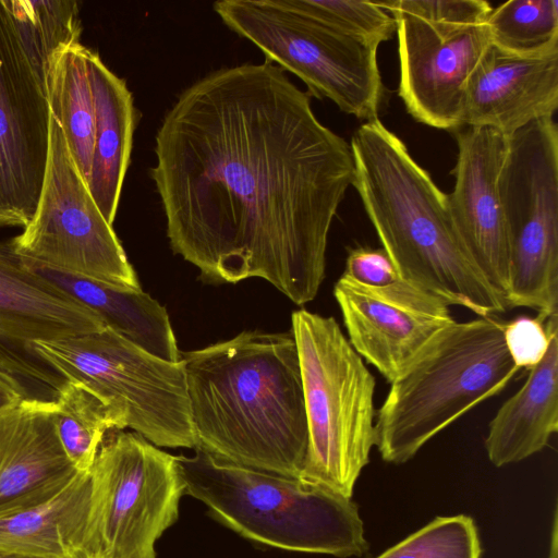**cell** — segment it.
<instances>
[{
	"instance_id": "603a6c76",
	"label": "cell",
	"mask_w": 558,
	"mask_h": 558,
	"mask_svg": "<svg viewBox=\"0 0 558 558\" xmlns=\"http://www.w3.org/2000/svg\"><path fill=\"white\" fill-rule=\"evenodd\" d=\"M87 48L75 43L54 58L46 82L50 112L86 185L90 175L96 117L86 64Z\"/></svg>"
},
{
	"instance_id": "4316f807",
	"label": "cell",
	"mask_w": 558,
	"mask_h": 558,
	"mask_svg": "<svg viewBox=\"0 0 558 558\" xmlns=\"http://www.w3.org/2000/svg\"><path fill=\"white\" fill-rule=\"evenodd\" d=\"M482 548L472 518L437 517L375 558H481Z\"/></svg>"
},
{
	"instance_id": "7c38bea8",
	"label": "cell",
	"mask_w": 558,
	"mask_h": 558,
	"mask_svg": "<svg viewBox=\"0 0 558 558\" xmlns=\"http://www.w3.org/2000/svg\"><path fill=\"white\" fill-rule=\"evenodd\" d=\"M101 317L0 244V377L24 402L54 404L70 383L37 350L106 328Z\"/></svg>"
},
{
	"instance_id": "30bf717a",
	"label": "cell",
	"mask_w": 558,
	"mask_h": 558,
	"mask_svg": "<svg viewBox=\"0 0 558 558\" xmlns=\"http://www.w3.org/2000/svg\"><path fill=\"white\" fill-rule=\"evenodd\" d=\"M89 473L96 557L156 558V542L177 521L184 495L177 456L113 429Z\"/></svg>"
},
{
	"instance_id": "8992f818",
	"label": "cell",
	"mask_w": 558,
	"mask_h": 558,
	"mask_svg": "<svg viewBox=\"0 0 558 558\" xmlns=\"http://www.w3.org/2000/svg\"><path fill=\"white\" fill-rule=\"evenodd\" d=\"M307 452L300 480L351 498L375 446L376 380L333 317L292 313Z\"/></svg>"
},
{
	"instance_id": "8fae6325",
	"label": "cell",
	"mask_w": 558,
	"mask_h": 558,
	"mask_svg": "<svg viewBox=\"0 0 558 558\" xmlns=\"http://www.w3.org/2000/svg\"><path fill=\"white\" fill-rule=\"evenodd\" d=\"M19 257L121 289H141L137 276L70 154L50 112L49 153L38 204L23 232L8 242Z\"/></svg>"
},
{
	"instance_id": "d6a6232c",
	"label": "cell",
	"mask_w": 558,
	"mask_h": 558,
	"mask_svg": "<svg viewBox=\"0 0 558 558\" xmlns=\"http://www.w3.org/2000/svg\"><path fill=\"white\" fill-rule=\"evenodd\" d=\"M547 558H558V511H554L549 554Z\"/></svg>"
},
{
	"instance_id": "cb8c5ba5",
	"label": "cell",
	"mask_w": 558,
	"mask_h": 558,
	"mask_svg": "<svg viewBox=\"0 0 558 558\" xmlns=\"http://www.w3.org/2000/svg\"><path fill=\"white\" fill-rule=\"evenodd\" d=\"M21 47L41 85L57 54L80 43L82 25L74 0H2Z\"/></svg>"
},
{
	"instance_id": "f546056e",
	"label": "cell",
	"mask_w": 558,
	"mask_h": 558,
	"mask_svg": "<svg viewBox=\"0 0 558 558\" xmlns=\"http://www.w3.org/2000/svg\"><path fill=\"white\" fill-rule=\"evenodd\" d=\"M393 3L428 22L457 26L483 24L493 10L484 0H393Z\"/></svg>"
},
{
	"instance_id": "52a82bcc",
	"label": "cell",
	"mask_w": 558,
	"mask_h": 558,
	"mask_svg": "<svg viewBox=\"0 0 558 558\" xmlns=\"http://www.w3.org/2000/svg\"><path fill=\"white\" fill-rule=\"evenodd\" d=\"M213 9L267 62L303 81L308 94L327 98L359 119H377L384 94L378 47L307 15L291 0H222Z\"/></svg>"
},
{
	"instance_id": "9a60e30c",
	"label": "cell",
	"mask_w": 558,
	"mask_h": 558,
	"mask_svg": "<svg viewBox=\"0 0 558 558\" xmlns=\"http://www.w3.org/2000/svg\"><path fill=\"white\" fill-rule=\"evenodd\" d=\"M333 295L350 344L388 383L454 322L446 302L402 278L369 287L343 272Z\"/></svg>"
},
{
	"instance_id": "6da1fadb",
	"label": "cell",
	"mask_w": 558,
	"mask_h": 558,
	"mask_svg": "<svg viewBox=\"0 0 558 558\" xmlns=\"http://www.w3.org/2000/svg\"><path fill=\"white\" fill-rule=\"evenodd\" d=\"M155 155L170 246L205 280L262 278L296 305L316 298L354 163L281 68L244 63L190 85Z\"/></svg>"
},
{
	"instance_id": "4fadbf2b",
	"label": "cell",
	"mask_w": 558,
	"mask_h": 558,
	"mask_svg": "<svg viewBox=\"0 0 558 558\" xmlns=\"http://www.w3.org/2000/svg\"><path fill=\"white\" fill-rule=\"evenodd\" d=\"M50 108L0 0V227L33 218L49 153Z\"/></svg>"
},
{
	"instance_id": "9c48e42d",
	"label": "cell",
	"mask_w": 558,
	"mask_h": 558,
	"mask_svg": "<svg viewBox=\"0 0 558 558\" xmlns=\"http://www.w3.org/2000/svg\"><path fill=\"white\" fill-rule=\"evenodd\" d=\"M498 189L511 242L508 307L558 310V129L537 119L509 136Z\"/></svg>"
},
{
	"instance_id": "484cf974",
	"label": "cell",
	"mask_w": 558,
	"mask_h": 558,
	"mask_svg": "<svg viewBox=\"0 0 558 558\" xmlns=\"http://www.w3.org/2000/svg\"><path fill=\"white\" fill-rule=\"evenodd\" d=\"M490 43L504 50L530 54L558 47L557 0H510L489 13Z\"/></svg>"
},
{
	"instance_id": "7402d4cb",
	"label": "cell",
	"mask_w": 558,
	"mask_h": 558,
	"mask_svg": "<svg viewBox=\"0 0 558 558\" xmlns=\"http://www.w3.org/2000/svg\"><path fill=\"white\" fill-rule=\"evenodd\" d=\"M21 259L32 270L97 313L107 327L130 342L162 360H181L166 308L142 289H121Z\"/></svg>"
},
{
	"instance_id": "2e32d148",
	"label": "cell",
	"mask_w": 558,
	"mask_h": 558,
	"mask_svg": "<svg viewBox=\"0 0 558 558\" xmlns=\"http://www.w3.org/2000/svg\"><path fill=\"white\" fill-rule=\"evenodd\" d=\"M509 137L488 128L457 133L454 187L447 194L457 234L475 267L505 300L509 289L511 242L498 180Z\"/></svg>"
},
{
	"instance_id": "e0dca14e",
	"label": "cell",
	"mask_w": 558,
	"mask_h": 558,
	"mask_svg": "<svg viewBox=\"0 0 558 558\" xmlns=\"http://www.w3.org/2000/svg\"><path fill=\"white\" fill-rule=\"evenodd\" d=\"M557 107L558 47L520 54L490 44L466 83L462 125L509 137Z\"/></svg>"
},
{
	"instance_id": "ac0fdd59",
	"label": "cell",
	"mask_w": 558,
	"mask_h": 558,
	"mask_svg": "<svg viewBox=\"0 0 558 558\" xmlns=\"http://www.w3.org/2000/svg\"><path fill=\"white\" fill-rule=\"evenodd\" d=\"M22 405L14 432L0 448V518L48 501L80 473L57 435L56 403Z\"/></svg>"
},
{
	"instance_id": "d4e9b609",
	"label": "cell",
	"mask_w": 558,
	"mask_h": 558,
	"mask_svg": "<svg viewBox=\"0 0 558 558\" xmlns=\"http://www.w3.org/2000/svg\"><path fill=\"white\" fill-rule=\"evenodd\" d=\"M53 418L64 452L80 472L90 470L108 432L126 427L118 412L75 381L60 393Z\"/></svg>"
},
{
	"instance_id": "ffe728a7",
	"label": "cell",
	"mask_w": 558,
	"mask_h": 558,
	"mask_svg": "<svg viewBox=\"0 0 558 558\" xmlns=\"http://www.w3.org/2000/svg\"><path fill=\"white\" fill-rule=\"evenodd\" d=\"M558 430V329L523 386L507 399L488 425L485 449L497 468L539 451Z\"/></svg>"
},
{
	"instance_id": "3957f363",
	"label": "cell",
	"mask_w": 558,
	"mask_h": 558,
	"mask_svg": "<svg viewBox=\"0 0 558 558\" xmlns=\"http://www.w3.org/2000/svg\"><path fill=\"white\" fill-rule=\"evenodd\" d=\"M352 185L400 278L478 317L508 311L454 229L448 197L380 120L354 132Z\"/></svg>"
},
{
	"instance_id": "44dd1931",
	"label": "cell",
	"mask_w": 558,
	"mask_h": 558,
	"mask_svg": "<svg viewBox=\"0 0 558 558\" xmlns=\"http://www.w3.org/2000/svg\"><path fill=\"white\" fill-rule=\"evenodd\" d=\"M90 510V473L80 472L48 501L0 518V548L43 558H97Z\"/></svg>"
},
{
	"instance_id": "5bb4252c",
	"label": "cell",
	"mask_w": 558,
	"mask_h": 558,
	"mask_svg": "<svg viewBox=\"0 0 558 558\" xmlns=\"http://www.w3.org/2000/svg\"><path fill=\"white\" fill-rule=\"evenodd\" d=\"M377 3L396 21L399 96L408 112L426 125L459 130L466 83L492 44L486 22L437 24L398 8L393 0Z\"/></svg>"
},
{
	"instance_id": "5b68a950",
	"label": "cell",
	"mask_w": 558,
	"mask_h": 558,
	"mask_svg": "<svg viewBox=\"0 0 558 558\" xmlns=\"http://www.w3.org/2000/svg\"><path fill=\"white\" fill-rule=\"evenodd\" d=\"M497 315L453 322L438 331L390 383L375 414L381 459L402 464L434 436L522 371L512 361Z\"/></svg>"
},
{
	"instance_id": "f1b7e54d",
	"label": "cell",
	"mask_w": 558,
	"mask_h": 558,
	"mask_svg": "<svg viewBox=\"0 0 558 558\" xmlns=\"http://www.w3.org/2000/svg\"><path fill=\"white\" fill-rule=\"evenodd\" d=\"M558 329V316L548 319L519 316L504 324V340L513 363L530 371L545 355L551 332Z\"/></svg>"
},
{
	"instance_id": "d6986e66",
	"label": "cell",
	"mask_w": 558,
	"mask_h": 558,
	"mask_svg": "<svg viewBox=\"0 0 558 558\" xmlns=\"http://www.w3.org/2000/svg\"><path fill=\"white\" fill-rule=\"evenodd\" d=\"M86 64L96 117L87 187L112 226L130 163L136 112L125 81L109 70L100 56L89 48Z\"/></svg>"
},
{
	"instance_id": "7a4b0ae2",
	"label": "cell",
	"mask_w": 558,
	"mask_h": 558,
	"mask_svg": "<svg viewBox=\"0 0 558 558\" xmlns=\"http://www.w3.org/2000/svg\"><path fill=\"white\" fill-rule=\"evenodd\" d=\"M196 448L229 463L300 478L307 422L291 331H243L181 353Z\"/></svg>"
},
{
	"instance_id": "836d02e7",
	"label": "cell",
	"mask_w": 558,
	"mask_h": 558,
	"mask_svg": "<svg viewBox=\"0 0 558 558\" xmlns=\"http://www.w3.org/2000/svg\"><path fill=\"white\" fill-rule=\"evenodd\" d=\"M0 558H43L21 551L0 548Z\"/></svg>"
},
{
	"instance_id": "4dcf8cb0",
	"label": "cell",
	"mask_w": 558,
	"mask_h": 558,
	"mask_svg": "<svg viewBox=\"0 0 558 558\" xmlns=\"http://www.w3.org/2000/svg\"><path fill=\"white\" fill-rule=\"evenodd\" d=\"M349 277L369 287L389 284L400 278L384 248L359 246L349 251L345 270Z\"/></svg>"
},
{
	"instance_id": "ba28073f",
	"label": "cell",
	"mask_w": 558,
	"mask_h": 558,
	"mask_svg": "<svg viewBox=\"0 0 558 558\" xmlns=\"http://www.w3.org/2000/svg\"><path fill=\"white\" fill-rule=\"evenodd\" d=\"M35 347L69 381L90 389L147 441L159 448H196L182 360L153 355L109 327Z\"/></svg>"
},
{
	"instance_id": "1f68e13d",
	"label": "cell",
	"mask_w": 558,
	"mask_h": 558,
	"mask_svg": "<svg viewBox=\"0 0 558 558\" xmlns=\"http://www.w3.org/2000/svg\"><path fill=\"white\" fill-rule=\"evenodd\" d=\"M22 402L17 392L0 377V412Z\"/></svg>"
},
{
	"instance_id": "277c9868",
	"label": "cell",
	"mask_w": 558,
	"mask_h": 558,
	"mask_svg": "<svg viewBox=\"0 0 558 558\" xmlns=\"http://www.w3.org/2000/svg\"><path fill=\"white\" fill-rule=\"evenodd\" d=\"M177 456L184 494L252 542L338 558L368 550L351 498L324 487L218 460L202 450Z\"/></svg>"
},
{
	"instance_id": "83f0119b",
	"label": "cell",
	"mask_w": 558,
	"mask_h": 558,
	"mask_svg": "<svg viewBox=\"0 0 558 558\" xmlns=\"http://www.w3.org/2000/svg\"><path fill=\"white\" fill-rule=\"evenodd\" d=\"M307 15L367 45L378 47L396 32L393 16L375 1L291 0Z\"/></svg>"
}]
</instances>
